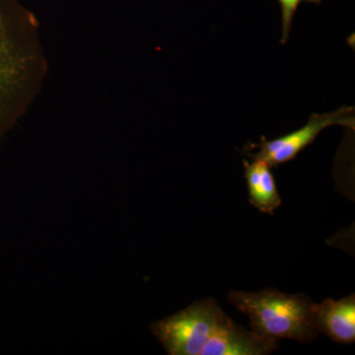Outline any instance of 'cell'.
<instances>
[{
    "label": "cell",
    "instance_id": "ba28073f",
    "mask_svg": "<svg viewBox=\"0 0 355 355\" xmlns=\"http://www.w3.org/2000/svg\"><path fill=\"white\" fill-rule=\"evenodd\" d=\"M282 6V34L280 43H286L291 35V23L301 0H279Z\"/></svg>",
    "mask_w": 355,
    "mask_h": 355
},
{
    "label": "cell",
    "instance_id": "8992f818",
    "mask_svg": "<svg viewBox=\"0 0 355 355\" xmlns=\"http://www.w3.org/2000/svg\"><path fill=\"white\" fill-rule=\"evenodd\" d=\"M314 324L319 334L342 345L355 342V296L334 300L326 299L320 304L313 306Z\"/></svg>",
    "mask_w": 355,
    "mask_h": 355
},
{
    "label": "cell",
    "instance_id": "277c9868",
    "mask_svg": "<svg viewBox=\"0 0 355 355\" xmlns=\"http://www.w3.org/2000/svg\"><path fill=\"white\" fill-rule=\"evenodd\" d=\"M354 128V107L343 106L336 111L311 114L304 127L272 140L261 139L259 151L250 154L253 159L263 161L270 168L293 160L305 147L312 144L324 128L331 125Z\"/></svg>",
    "mask_w": 355,
    "mask_h": 355
},
{
    "label": "cell",
    "instance_id": "5b68a950",
    "mask_svg": "<svg viewBox=\"0 0 355 355\" xmlns=\"http://www.w3.org/2000/svg\"><path fill=\"white\" fill-rule=\"evenodd\" d=\"M279 349L275 340H266L225 319L217 327L200 355H266Z\"/></svg>",
    "mask_w": 355,
    "mask_h": 355
},
{
    "label": "cell",
    "instance_id": "6da1fadb",
    "mask_svg": "<svg viewBox=\"0 0 355 355\" xmlns=\"http://www.w3.org/2000/svg\"><path fill=\"white\" fill-rule=\"evenodd\" d=\"M46 71L34 14L18 0H0V139L26 113Z\"/></svg>",
    "mask_w": 355,
    "mask_h": 355
},
{
    "label": "cell",
    "instance_id": "52a82bcc",
    "mask_svg": "<svg viewBox=\"0 0 355 355\" xmlns=\"http://www.w3.org/2000/svg\"><path fill=\"white\" fill-rule=\"evenodd\" d=\"M245 178L249 191V202L263 214H273L282 205V198L270 167L263 161H244Z\"/></svg>",
    "mask_w": 355,
    "mask_h": 355
},
{
    "label": "cell",
    "instance_id": "9c48e42d",
    "mask_svg": "<svg viewBox=\"0 0 355 355\" xmlns=\"http://www.w3.org/2000/svg\"><path fill=\"white\" fill-rule=\"evenodd\" d=\"M306 1L313 2V3H320V2H321V0H306Z\"/></svg>",
    "mask_w": 355,
    "mask_h": 355
},
{
    "label": "cell",
    "instance_id": "3957f363",
    "mask_svg": "<svg viewBox=\"0 0 355 355\" xmlns=\"http://www.w3.org/2000/svg\"><path fill=\"white\" fill-rule=\"evenodd\" d=\"M226 316L214 298H205L153 322L150 329L168 354L200 355L210 336Z\"/></svg>",
    "mask_w": 355,
    "mask_h": 355
},
{
    "label": "cell",
    "instance_id": "7a4b0ae2",
    "mask_svg": "<svg viewBox=\"0 0 355 355\" xmlns=\"http://www.w3.org/2000/svg\"><path fill=\"white\" fill-rule=\"evenodd\" d=\"M228 300L247 315L252 331L266 340L309 343L320 335L313 316L314 302L305 294L282 293L272 288L231 291Z\"/></svg>",
    "mask_w": 355,
    "mask_h": 355
}]
</instances>
